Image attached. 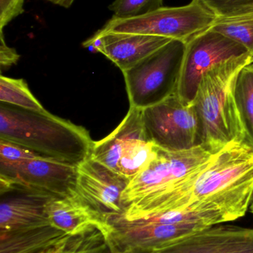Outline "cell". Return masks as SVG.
<instances>
[{"label": "cell", "mask_w": 253, "mask_h": 253, "mask_svg": "<svg viewBox=\"0 0 253 253\" xmlns=\"http://www.w3.org/2000/svg\"><path fill=\"white\" fill-rule=\"evenodd\" d=\"M253 196V147L233 141L180 183L174 210L208 212L224 224L245 216Z\"/></svg>", "instance_id": "obj_1"}, {"label": "cell", "mask_w": 253, "mask_h": 253, "mask_svg": "<svg viewBox=\"0 0 253 253\" xmlns=\"http://www.w3.org/2000/svg\"><path fill=\"white\" fill-rule=\"evenodd\" d=\"M0 139L75 167L91 157L95 142L84 127L48 111H29L1 102Z\"/></svg>", "instance_id": "obj_2"}, {"label": "cell", "mask_w": 253, "mask_h": 253, "mask_svg": "<svg viewBox=\"0 0 253 253\" xmlns=\"http://www.w3.org/2000/svg\"><path fill=\"white\" fill-rule=\"evenodd\" d=\"M252 59L248 53L222 62L206 71L199 83L193 104L199 117L201 145L212 153L233 141L251 144L236 87L239 74Z\"/></svg>", "instance_id": "obj_3"}, {"label": "cell", "mask_w": 253, "mask_h": 253, "mask_svg": "<svg viewBox=\"0 0 253 253\" xmlns=\"http://www.w3.org/2000/svg\"><path fill=\"white\" fill-rule=\"evenodd\" d=\"M215 153L202 145L183 150H166L157 147L150 165L129 181L122 195L124 214L129 219L135 212L160 196L210 162Z\"/></svg>", "instance_id": "obj_4"}, {"label": "cell", "mask_w": 253, "mask_h": 253, "mask_svg": "<svg viewBox=\"0 0 253 253\" xmlns=\"http://www.w3.org/2000/svg\"><path fill=\"white\" fill-rule=\"evenodd\" d=\"M186 43L172 40L123 71L130 107L144 110L176 93Z\"/></svg>", "instance_id": "obj_5"}, {"label": "cell", "mask_w": 253, "mask_h": 253, "mask_svg": "<svg viewBox=\"0 0 253 253\" xmlns=\"http://www.w3.org/2000/svg\"><path fill=\"white\" fill-rule=\"evenodd\" d=\"M216 19V15L202 0H192L187 5L163 6L136 17L111 18L98 33L144 34L187 43L198 34L209 29Z\"/></svg>", "instance_id": "obj_6"}, {"label": "cell", "mask_w": 253, "mask_h": 253, "mask_svg": "<svg viewBox=\"0 0 253 253\" xmlns=\"http://www.w3.org/2000/svg\"><path fill=\"white\" fill-rule=\"evenodd\" d=\"M142 120L147 139L160 148L183 150L201 145L194 105H186L176 93L142 110Z\"/></svg>", "instance_id": "obj_7"}, {"label": "cell", "mask_w": 253, "mask_h": 253, "mask_svg": "<svg viewBox=\"0 0 253 253\" xmlns=\"http://www.w3.org/2000/svg\"><path fill=\"white\" fill-rule=\"evenodd\" d=\"M248 53H251L245 46L212 30L198 34L186 43L175 93L186 105L193 104L199 83L206 71Z\"/></svg>", "instance_id": "obj_8"}, {"label": "cell", "mask_w": 253, "mask_h": 253, "mask_svg": "<svg viewBox=\"0 0 253 253\" xmlns=\"http://www.w3.org/2000/svg\"><path fill=\"white\" fill-rule=\"evenodd\" d=\"M77 176V167L40 156L16 162L0 161V179L55 198L75 192Z\"/></svg>", "instance_id": "obj_9"}, {"label": "cell", "mask_w": 253, "mask_h": 253, "mask_svg": "<svg viewBox=\"0 0 253 253\" xmlns=\"http://www.w3.org/2000/svg\"><path fill=\"white\" fill-rule=\"evenodd\" d=\"M130 180L92 157L77 167L75 192L107 221L122 217V195Z\"/></svg>", "instance_id": "obj_10"}, {"label": "cell", "mask_w": 253, "mask_h": 253, "mask_svg": "<svg viewBox=\"0 0 253 253\" xmlns=\"http://www.w3.org/2000/svg\"><path fill=\"white\" fill-rule=\"evenodd\" d=\"M108 238L117 251H159L175 241L206 228L198 224H166L149 219L127 221L122 217L109 220Z\"/></svg>", "instance_id": "obj_11"}, {"label": "cell", "mask_w": 253, "mask_h": 253, "mask_svg": "<svg viewBox=\"0 0 253 253\" xmlns=\"http://www.w3.org/2000/svg\"><path fill=\"white\" fill-rule=\"evenodd\" d=\"M0 233L51 224L46 215L53 196L0 179Z\"/></svg>", "instance_id": "obj_12"}, {"label": "cell", "mask_w": 253, "mask_h": 253, "mask_svg": "<svg viewBox=\"0 0 253 253\" xmlns=\"http://www.w3.org/2000/svg\"><path fill=\"white\" fill-rule=\"evenodd\" d=\"M160 253H253V229L217 224L184 236Z\"/></svg>", "instance_id": "obj_13"}, {"label": "cell", "mask_w": 253, "mask_h": 253, "mask_svg": "<svg viewBox=\"0 0 253 253\" xmlns=\"http://www.w3.org/2000/svg\"><path fill=\"white\" fill-rule=\"evenodd\" d=\"M46 215L55 228L70 236L84 234L98 229L108 236V221L74 192L62 198H53L48 202Z\"/></svg>", "instance_id": "obj_14"}, {"label": "cell", "mask_w": 253, "mask_h": 253, "mask_svg": "<svg viewBox=\"0 0 253 253\" xmlns=\"http://www.w3.org/2000/svg\"><path fill=\"white\" fill-rule=\"evenodd\" d=\"M102 41L100 53L114 62L122 72L132 68L172 40L144 34L107 33L93 36Z\"/></svg>", "instance_id": "obj_15"}, {"label": "cell", "mask_w": 253, "mask_h": 253, "mask_svg": "<svg viewBox=\"0 0 253 253\" xmlns=\"http://www.w3.org/2000/svg\"><path fill=\"white\" fill-rule=\"evenodd\" d=\"M71 237L51 224L0 233V253H45Z\"/></svg>", "instance_id": "obj_16"}, {"label": "cell", "mask_w": 253, "mask_h": 253, "mask_svg": "<svg viewBox=\"0 0 253 253\" xmlns=\"http://www.w3.org/2000/svg\"><path fill=\"white\" fill-rule=\"evenodd\" d=\"M135 137H146L142 110L130 107L126 117L112 132L94 142L91 157L117 172L122 148L127 140Z\"/></svg>", "instance_id": "obj_17"}, {"label": "cell", "mask_w": 253, "mask_h": 253, "mask_svg": "<svg viewBox=\"0 0 253 253\" xmlns=\"http://www.w3.org/2000/svg\"><path fill=\"white\" fill-rule=\"evenodd\" d=\"M157 152V146L146 137L129 138L122 148L117 172L132 179L150 165Z\"/></svg>", "instance_id": "obj_18"}, {"label": "cell", "mask_w": 253, "mask_h": 253, "mask_svg": "<svg viewBox=\"0 0 253 253\" xmlns=\"http://www.w3.org/2000/svg\"><path fill=\"white\" fill-rule=\"evenodd\" d=\"M209 29L245 46L253 56V13L233 16H217Z\"/></svg>", "instance_id": "obj_19"}, {"label": "cell", "mask_w": 253, "mask_h": 253, "mask_svg": "<svg viewBox=\"0 0 253 253\" xmlns=\"http://www.w3.org/2000/svg\"><path fill=\"white\" fill-rule=\"evenodd\" d=\"M0 102L29 111H47L32 94L26 82L22 79L16 80L1 76Z\"/></svg>", "instance_id": "obj_20"}, {"label": "cell", "mask_w": 253, "mask_h": 253, "mask_svg": "<svg viewBox=\"0 0 253 253\" xmlns=\"http://www.w3.org/2000/svg\"><path fill=\"white\" fill-rule=\"evenodd\" d=\"M236 99L253 147V61L242 69L236 87Z\"/></svg>", "instance_id": "obj_21"}, {"label": "cell", "mask_w": 253, "mask_h": 253, "mask_svg": "<svg viewBox=\"0 0 253 253\" xmlns=\"http://www.w3.org/2000/svg\"><path fill=\"white\" fill-rule=\"evenodd\" d=\"M61 253H115L106 234L94 229L84 234L72 236Z\"/></svg>", "instance_id": "obj_22"}, {"label": "cell", "mask_w": 253, "mask_h": 253, "mask_svg": "<svg viewBox=\"0 0 253 253\" xmlns=\"http://www.w3.org/2000/svg\"><path fill=\"white\" fill-rule=\"evenodd\" d=\"M163 7V0H114L108 9L114 13L112 18L136 17Z\"/></svg>", "instance_id": "obj_23"}, {"label": "cell", "mask_w": 253, "mask_h": 253, "mask_svg": "<svg viewBox=\"0 0 253 253\" xmlns=\"http://www.w3.org/2000/svg\"><path fill=\"white\" fill-rule=\"evenodd\" d=\"M217 16L253 13V0H202Z\"/></svg>", "instance_id": "obj_24"}, {"label": "cell", "mask_w": 253, "mask_h": 253, "mask_svg": "<svg viewBox=\"0 0 253 253\" xmlns=\"http://www.w3.org/2000/svg\"><path fill=\"white\" fill-rule=\"evenodd\" d=\"M39 156H40L22 146L0 139V161L16 162L34 159Z\"/></svg>", "instance_id": "obj_25"}, {"label": "cell", "mask_w": 253, "mask_h": 253, "mask_svg": "<svg viewBox=\"0 0 253 253\" xmlns=\"http://www.w3.org/2000/svg\"><path fill=\"white\" fill-rule=\"evenodd\" d=\"M25 0H0V31L24 12Z\"/></svg>", "instance_id": "obj_26"}, {"label": "cell", "mask_w": 253, "mask_h": 253, "mask_svg": "<svg viewBox=\"0 0 253 253\" xmlns=\"http://www.w3.org/2000/svg\"><path fill=\"white\" fill-rule=\"evenodd\" d=\"M19 57L20 56L14 48L7 45L4 42L3 31H0V66L1 71L16 64Z\"/></svg>", "instance_id": "obj_27"}, {"label": "cell", "mask_w": 253, "mask_h": 253, "mask_svg": "<svg viewBox=\"0 0 253 253\" xmlns=\"http://www.w3.org/2000/svg\"><path fill=\"white\" fill-rule=\"evenodd\" d=\"M46 1H50L53 4L65 7V8H68L72 5L74 0H46Z\"/></svg>", "instance_id": "obj_28"}, {"label": "cell", "mask_w": 253, "mask_h": 253, "mask_svg": "<svg viewBox=\"0 0 253 253\" xmlns=\"http://www.w3.org/2000/svg\"><path fill=\"white\" fill-rule=\"evenodd\" d=\"M115 253H160L158 251H144L140 249H128L124 251H117L114 248Z\"/></svg>", "instance_id": "obj_29"}, {"label": "cell", "mask_w": 253, "mask_h": 253, "mask_svg": "<svg viewBox=\"0 0 253 253\" xmlns=\"http://www.w3.org/2000/svg\"><path fill=\"white\" fill-rule=\"evenodd\" d=\"M68 242L62 244V245H59V246L56 247V248H53V249L50 250V251H47V252L45 253H62V251H63V249L65 248V245L68 243Z\"/></svg>", "instance_id": "obj_30"}, {"label": "cell", "mask_w": 253, "mask_h": 253, "mask_svg": "<svg viewBox=\"0 0 253 253\" xmlns=\"http://www.w3.org/2000/svg\"><path fill=\"white\" fill-rule=\"evenodd\" d=\"M250 209H251V213L253 214V203L251 204Z\"/></svg>", "instance_id": "obj_31"}, {"label": "cell", "mask_w": 253, "mask_h": 253, "mask_svg": "<svg viewBox=\"0 0 253 253\" xmlns=\"http://www.w3.org/2000/svg\"><path fill=\"white\" fill-rule=\"evenodd\" d=\"M252 60L253 61V59H252Z\"/></svg>", "instance_id": "obj_32"}]
</instances>
